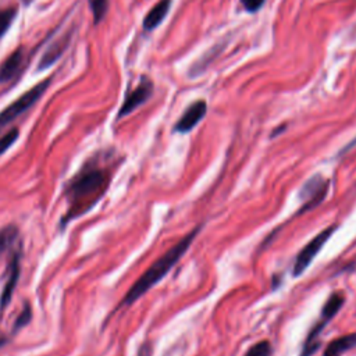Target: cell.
<instances>
[{
	"label": "cell",
	"instance_id": "obj_5",
	"mask_svg": "<svg viewBox=\"0 0 356 356\" xmlns=\"http://www.w3.org/2000/svg\"><path fill=\"white\" fill-rule=\"evenodd\" d=\"M153 95V82L147 76H142L139 83L132 89L124 99V103L118 111V118H122L132 111H135L139 106L146 103L149 97Z\"/></svg>",
	"mask_w": 356,
	"mask_h": 356
},
{
	"label": "cell",
	"instance_id": "obj_8",
	"mask_svg": "<svg viewBox=\"0 0 356 356\" xmlns=\"http://www.w3.org/2000/svg\"><path fill=\"white\" fill-rule=\"evenodd\" d=\"M18 278H19V254L17 253L13 260H11V264H10V271H8V278L6 281V285L3 288V292H1V296H0V310L3 312L7 305L10 303L11 298H13V293L15 291V286H17V282H18Z\"/></svg>",
	"mask_w": 356,
	"mask_h": 356
},
{
	"label": "cell",
	"instance_id": "obj_19",
	"mask_svg": "<svg viewBox=\"0 0 356 356\" xmlns=\"http://www.w3.org/2000/svg\"><path fill=\"white\" fill-rule=\"evenodd\" d=\"M31 317H32V312H31V307L26 305L22 310V313L17 317L15 320V324H14V332L19 331L22 327H25L29 321H31Z\"/></svg>",
	"mask_w": 356,
	"mask_h": 356
},
{
	"label": "cell",
	"instance_id": "obj_14",
	"mask_svg": "<svg viewBox=\"0 0 356 356\" xmlns=\"http://www.w3.org/2000/svg\"><path fill=\"white\" fill-rule=\"evenodd\" d=\"M18 236V229L15 225H6L0 229V254L14 242Z\"/></svg>",
	"mask_w": 356,
	"mask_h": 356
},
{
	"label": "cell",
	"instance_id": "obj_9",
	"mask_svg": "<svg viewBox=\"0 0 356 356\" xmlns=\"http://www.w3.org/2000/svg\"><path fill=\"white\" fill-rule=\"evenodd\" d=\"M71 32H67L64 33L63 36H60L53 44L49 46V49L46 50L44 56L42 57L40 63H39V70H43V68H49L51 64H54L60 56L65 51V49L68 47V43H70V39H71Z\"/></svg>",
	"mask_w": 356,
	"mask_h": 356
},
{
	"label": "cell",
	"instance_id": "obj_12",
	"mask_svg": "<svg viewBox=\"0 0 356 356\" xmlns=\"http://www.w3.org/2000/svg\"><path fill=\"white\" fill-rule=\"evenodd\" d=\"M343 303H345V295L342 292H332L321 309L323 321L324 323L330 321L341 310Z\"/></svg>",
	"mask_w": 356,
	"mask_h": 356
},
{
	"label": "cell",
	"instance_id": "obj_1",
	"mask_svg": "<svg viewBox=\"0 0 356 356\" xmlns=\"http://www.w3.org/2000/svg\"><path fill=\"white\" fill-rule=\"evenodd\" d=\"M108 181L110 175L95 165H86L76 172L65 185L68 210L63 217V225L89 211L106 192Z\"/></svg>",
	"mask_w": 356,
	"mask_h": 356
},
{
	"label": "cell",
	"instance_id": "obj_2",
	"mask_svg": "<svg viewBox=\"0 0 356 356\" xmlns=\"http://www.w3.org/2000/svg\"><path fill=\"white\" fill-rule=\"evenodd\" d=\"M199 231L200 227H195L191 232L181 238L172 248H170L163 256H160L129 288L122 302L120 303V307L131 306L134 302L142 298L150 288H153L161 278H164L168 274V271L178 263V260L186 253Z\"/></svg>",
	"mask_w": 356,
	"mask_h": 356
},
{
	"label": "cell",
	"instance_id": "obj_3",
	"mask_svg": "<svg viewBox=\"0 0 356 356\" xmlns=\"http://www.w3.org/2000/svg\"><path fill=\"white\" fill-rule=\"evenodd\" d=\"M337 225H330L325 227L323 231H320L316 236H313L298 253L295 263H293V268H292V274L293 277H299L313 261V259L317 256V253L323 249V246L325 245V242L331 238V235L335 232Z\"/></svg>",
	"mask_w": 356,
	"mask_h": 356
},
{
	"label": "cell",
	"instance_id": "obj_15",
	"mask_svg": "<svg viewBox=\"0 0 356 356\" xmlns=\"http://www.w3.org/2000/svg\"><path fill=\"white\" fill-rule=\"evenodd\" d=\"M88 3L92 11L95 24H99L104 18L108 10V0H88Z\"/></svg>",
	"mask_w": 356,
	"mask_h": 356
},
{
	"label": "cell",
	"instance_id": "obj_18",
	"mask_svg": "<svg viewBox=\"0 0 356 356\" xmlns=\"http://www.w3.org/2000/svg\"><path fill=\"white\" fill-rule=\"evenodd\" d=\"M18 135H19V131L17 128H13L11 131H8L0 138V156L6 153L15 143V140L18 139Z\"/></svg>",
	"mask_w": 356,
	"mask_h": 356
},
{
	"label": "cell",
	"instance_id": "obj_10",
	"mask_svg": "<svg viewBox=\"0 0 356 356\" xmlns=\"http://www.w3.org/2000/svg\"><path fill=\"white\" fill-rule=\"evenodd\" d=\"M170 7H171V0H159L143 18V28L146 31H152L157 28L168 14Z\"/></svg>",
	"mask_w": 356,
	"mask_h": 356
},
{
	"label": "cell",
	"instance_id": "obj_6",
	"mask_svg": "<svg viewBox=\"0 0 356 356\" xmlns=\"http://www.w3.org/2000/svg\"><path fill=\"white\" fill-rule=\"evenodd\" d=\"M206 111H207V104L204 100H197L192 103L177 121L174 131L179 134H186L192 131L203 120V117L206 115Z\"/></svg>",
	"mask_w": 356,
	"mask_h": 356
},
{
	"label": "cell",
	"instance_id": "obj_7",
	"mask_svg": "<svg viewBox=\"0 0 356 356\" xmlns=\"http://www.w3.org/2000/svg\"><path fill=\"white\" fill-rule=\"evenodd\" d=\"M28 54L25 47L15 49L0 65V83L8 82L15 78L26 65Z\"/></svg>",
	"mask_w": 356,
	"mask_h": 356
},
{
	"label": "cell",
	"instance_id": "obj_13",
	"mask_svg": "<svg viewBox=\"0 0 356 356\" xmlns=\"http://www.w3.org/2000/svg\"><path fill=\"white\" fill-rule=\"evenodd\" d=\"M324 325H325V323L320 321L312 328V331L306 337V341H305V345H303V349H302V356H312L318 349V346H320V334H321Z\"/></svg>",
	"mask_w": 356,
	"mask_h": 356
},
{
	"label": "cell",
	"instance_id": "obj_21",
	"mask_svg": "<svg viewBox=\"0 0 356 356\" xmlns=\"http://www.w3.org/2000/svg\"><path fill=\"white\" fill-rule=\"evenodd\" d=\"M22 1H24V3H25V4H29V3H31V1H32V0H22Z\"/></svg>",
	"mask_w": 356,
	"mask_h": 356
},
{
	"label": "cell",
	"instance_id": "obj_16",
	"mask_svg": "<svg viewBox=\"0 0 356 356\" xmlns=\"http://www.w3.org/2000/svg\"><path fill=\"white\" fill-rule=\"evenodd\" d=\"M15 15H17L15 8H6V10L0 11V39L4 36V33L11 26Z\"/></svg>",
	"mask_w": 356,
	"mask_h": 356
},
{
	"label": "cell",
	"instance_id": "obj_22",
	"mask_svg": "<svg viewBox=\"0 0 356 356\" xmlns=\"http://www.w3.org/2000/svg\"><path fill=\"white\" fill-rule=\"evenodd\" d=\"M1 128H3V125H1V124H0V129H1Z\"/></svg>",
	"mask_w": 356,
	"mask_h": 356
},
{
	"label": "cell",
	"instance_id": "obj_11",
	"mask_svg": "<svg viewBox=\"0 0 356 356\" xmlns=\"http://www.w3.org/2000/svg\"><path fill=\"white\" fill-rule=\"evenodd\" d=\"M353 348H356V332L345 334L331 341L327 345L323 356H342L343 353H346Z\"/></svg>",
	"mask_w": 356,
	"mask_h": 356
},
{
	"label": "cell",
	"instance_id": "obj_17",
	"mask_svg": "<svg viewBox=\"0 0 356 356\" xmlns=\"http://www.w3.org/2000/svg\"><path fill=\"white\" fill-rule=\"evenodd\" d=\"M271 343L268 341H260L250 346L245 356H271Z\"/></svg>",
	"mask_w": 356,
	"mask_h": 356
},
{
	"label": "cell",
	"instance_id": "obj_20",
	"mask_svg": "<svg viewBox=\"0 0 356 356\" xmlns=\"http://www.w3.org/2000/svg\"><path fill=\"white\" fill-rule=\"evenodd\" d=\"M266 0H241V4L248 13H256L257 10L261 8Z\"/></svg>",
	"mask_w": 356,
	"mask_h": 356
},
{
	"label": "cell",
	"instance_id": "obj_4",
	"mask_svg": "<svg viewBox=\"0 0 356 356\" xmlns=\"http://www.w3.org/2000/svg\"><path fill=\"white\" fill-rule=\"evenodd\" d=\"M327 191H328V181L321 175H314L310 179H307L302 186V189L299 191V197L303 202L299 210V214L318 206L324 200Z\"/></svg>",
	"mask_w": 356,
	"mask_h": 356
}]
</instances>
